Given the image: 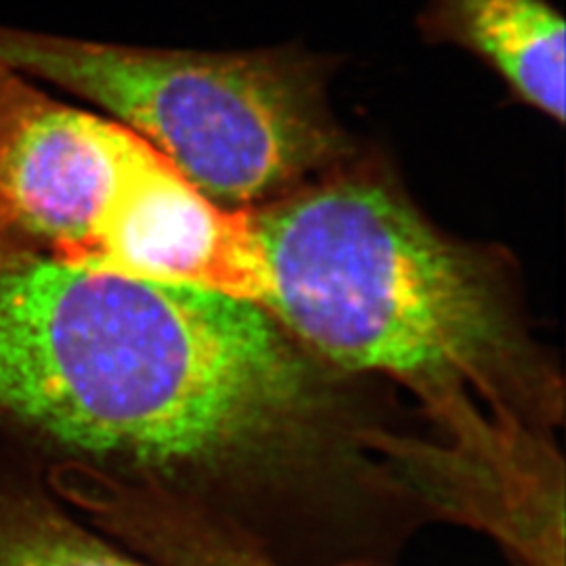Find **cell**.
Wrapping results in <instances>:
<instances>
[{
    "mask_svg": "<svg viewBox=\"0 0 566 566\" xmlns=\"http://www.w3.org/2000/svg\"><path fill=\"white\" fill-rule=\"evenodd\" d=\"M0 61L102 107L224 208H256L346 156L315 61L196 53L0 25Z\"/></svg>",
    "mask_w": 566,
    "mask_h": 566,
    "instance_id": "2",
    "label": "cell"
},
{
    "mask_svg": "<svg viewBox=\"0 0 566 566\" xmlns=\"http://www.w3.org/2000/svg\"><path fill=\"white\" fill-rule=\"evenodd\" d=\"M82 266L261 306L266 290L250 208L212 202L149 143L126 168Z\"/></svg>",
    "mask_w": 566,
    "mask_h": 566,
    "instance_id": "4",
    "label": "cell"
},
{
    "mask_svg": "<svg viewBox=\"0 0 566 566\" xmlns=\"http://www.w3.org/2000/svg\"><path fill=\"white\" fill-rule=\"evenodd\" d=\"M170 566H277L252 547L223 537L187 539L166 549Z\"/></svg>",
    "mask_w": 566,
    "mask_h": 566,
    "instance_id": "7",
    "label": "cell"
},
{
    "mask_svg": "<svg viewBox=\"0 0 566 566\" xmlns=\"http://www.w3.org/2000/svg\"><path fill=\"white\" fill-rule=\"evenodd\" d=\"M426 32L465 46L552 120H565V20L547 0H428Z\"/></svg>",
    "mask_w": 566,
    "mask_h": 566,
    "instance_id": "5",
    "label": "cell"
},
{
    "mask_svg": "<svg viewBox=\"0 0 566 566\" xmlns=\"http://www.w3.org/2000/svg\"><path fill=\"white\" fill-rule=\"evenodd\" d=\"M250 212L285 334L432 403L502 397L521 348L495 285L382 172L344 168Z\"/></svg>",
    "mask_w": 566,
    "mask_h": 566,
    "instance_id": "1",
    "label": "cell"
},
{
    "mask_svg": "<svg viewBox=\"0 0 566 566\" xmlns=\"http://www.w3.org/2000/svg\"><path fill=\"white\" fill-rule=\"evenodd\" d=\"M145 145L0 61V233L82 266Z\"/></svg>",
    "mask_w": 566,
    "mask_h": 566,
    "instance_id": "3",
    "label": "cell"
},
{
    "mask_svg": "<svg viewBox=\"0 0 566 566\" xmlns=\"http://www.w3.org/2000/svg\"><path fill=\"white\" fill-rule=\"evenodd\" d=\"M0 566H147L65 516L36 486L0 472Z\"/></svg>",
    "mask_w": 566,
    "mask_h": 566,
    "instance_id": "6",
    "label": "cell"
}]
</instances>
